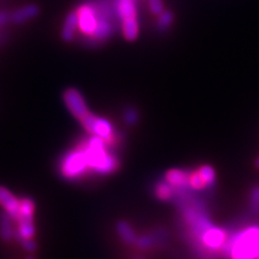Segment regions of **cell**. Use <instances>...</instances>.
Here are the masks:
<instances>
[{"label": "cell", "instance_id": "6da1fadb", "mask_svg": "<svg viewBox=\"0 0 259 259\" xmlns=\"http://www.w3.org/2000/svg\"><path fill=\"white\" fill-rule=\"evenodd\" d=\"M86 156L89 169L94 173L106 175L113 173L119 167V161L115 156L106 149V142L97 136H92L90 140L79 146Z\"/></svg>", "mask_w": 259, "mask_h": 259}, {"label": "cell", "instance_id": "7a4b0ae2", "mask_svg": "<svg viewBox=\"0 0 259 259\" xmlns=\"http://www.w3.org/2000/svg\"><path fill=\"white\" fill-rule=\"evenodd\" d=\"M230 259H257L259 256V228L252 227L233 240L229 251Z\"/></svg>", "mask_w": 259, "mask_h": 259}, {"label": "cell", "instance_id": "3957f363", "mask_svg": "<svg viewBox=\"0 0 259 259\" xmlns=\"http://www.w3.org/2000/svg\"><path fill=\"white\" fill-rule=\"evenodd\" d=\"M89 170L86 156L80 147L71 151L64 157L61 163V173L68 179L79 178Z\"/></svg>", "mask_w": 259, "mask_h": 259}, {"label": "cell", "instance_id": "277c9868", "mask_svg": "<svg viewBox=\"0 0 259 259\" xmlns=\"http://www.w3.org/2000/svg\"><path fill=\"white\" fill-rule=\"evenodd\" d=\"M80 122L89 133L102 138L106 144H111L113 141L112 125L106 119L98 118L89 112Z\"/></svg>", "mask_w": 259, "mask_h": 259}, {"label": "cell", "instance_id": "5b68a950", "mask_svg": "<svg viewBox=\"0 0 259 259\" xmlns=\"http://www.w3.org/2000/svg\"><path fill=\"white\" fill-rule=\"evenodd\" d=\"M78 28L87 36H93L97 26V15L95 9L90 4H84L77 9Z\"/></svg>", "mask_w": 259, "mask_h": 259}, {"label": "cell", "instance_id": "8992f818", "mask_svg": "<svg viewBox=\"0 0 259 259\" xmlns=\"http://www.w3.org/2000/svg\"><path fill=\"white\" fill-rule=\"evenodd\" d=\"M64 102L69 111L74 115V117L79 119L80 121L90 112L86 105L84 97L81 95V93L76 89H68L65 91Z\"/></svg>", "mask_w": 259, "mask_h": 259}, {"label": "cell", "instance_id": "52a82bcc", "mask_svg": "<svg viewBox=\"0 0 259 259\" xmlns=\"http://www.w3.org/2000/svg\"><path fill=\"white\" fill-rule=\"evenodd\" d=\"M201 241L206 248L210 250H217L225 244L226 242V232L222 229L216 228V227L211 226L210 228L206 229L203 233H202Z\"/></svg>", "mask_w": 259, "mask_h": 259}, {"label": "cell", "instance_id": "ba28073f", "mask_svg": "<svg viewBox=\"0 0 259 259\" xmlns=\"http://www.w3.org/2000/svg\"><path fill=\"white\" fill-rule=\"evenodd\" d=\"M0 205L7 211L10 217L17 219L20 216V201L8 189L0 186Z\"/></svg>", "mask_w": 259, "mask_h": 259}, {"label": "cell", "instance_id": "9c48e42d", "mask_svg": "<svg viewBox=\"0 0 259 259\" xmlns=\"http://www.w3.org/2000/svg\"><path fill=\"white\" fill-rule=\"evenodd\" d=\"M189 174L184 170L173 169L166 174V181L175 188H185L189 182Z\"/></svg>", "mask_w": 259, "mask_h": 259}, {"label": "cell", "instance_id": "30bf717a", "mask_svg": "<svg viewBox=\"0 0 259 259\" xmlns=\"http://www.w3.org/2000/svg\"><path fill=\"white\" fill-rule=\"evenodd\" d=\"M78 29V14L77 11L71 12L66 17L64 27L62 30V38L65 41H72Z\"/></svg>", "mask_w": 259, "mask_h": 259}, {"label": "cell", "instance_id": "8fae6325", "mask_svg": "<svg viewBox=\"0 0 259 259\" xmlns=\"http://www.w3.org/2000/svg\"><path fill=\"white\" fill-rule=\"evenodd\" d=\"M38 13H39V9H38L37 5L28 4V5H26V7H23L22 9L14 12L13 15L11 16V18L14 23L20 24V23H24V22L30 20V18L37 16Z\"/></svg>", "mask_w": 259, "mask_h": 259}, {"label": "cell", "instance_id": "7c38bea8", "mask_svg": "<svg viewBox=\"0 0 259 259\" xmlns=\"http://www.w3.org/2000/svg\"><path fill=\"white\" fill-rule=\"evenodd\" d=\"M122 31L126 40H135L138 35V24L136 17L125 18V20H123Z\"/></svg>", "mask_w": 259, "mask_h": 259}, {"label": "cell", "instance_id": "4fadbf2b", "mask_svg": "<svg viewBox=\"0 0 259 259\" xmlns=\"http://www.w3.org/2000/svg\"><path fill=\"white\" fill-rule=\"evenodd\" d=\"M118 11L122 20L136 17V8L133 0H119Z\"/></svg>", "mask_w": 259, "mask_h": 259}, {"label": "cell", "instance_id": "5bb4252c", "mask_svg": "<svg viewBox=\"0 0 259 259\" xmlns=\"http://www.w3.org/2000/svg\"><path fill=\"white\" fill-rule=\"evenodd\" d=\"M111 31L112 28L110 24L107 22L105 18L97 17V26L93 37L97 40H105L106 38H108L111 35Z\"/></svg>", "mask_w": 259, "mask_h": 259}, {"label": "cell", "instance_id": "9a60e30c", "mask_svg": "<svg viewBox=\"0 0 259 259\" xmlns=\"http://www.w3.org/2000/svg\"><path fill=\"white\" fill-rule=\"evenodd\" d=\"M117 231L120 235V237L122 238V240L126 243H136L137 238L135 232L133 229L131 228L129 224H126L125 222H121L117 225Z\"/></svg>", "mask_w": 259, "mask_h": 259}, {"label": "cell", "instance_id": "2e32d148", "mask_svg": "<svg viewBox=\"0 0 259 259\" xmlns=\"http://www.w3.org/2000/svg\"><path fill=\"white\" fill-rule=\"evenodd\" d=\"M174 189L173 187L169 185L167 181H161V182H158L157 187H156V195L158 199L163 200V201H167L173 198V194H174Z\"/></svg>", "mask_w": 259, "mask_h": 259}, {"label": "cell", "instance_id": "e0dca14e", "mask_svg": "<svg viewBox=\"0 0 259 259\" xmlns=\"http://www.w3.org/2000/svg\"><path fill=\"white\" fill-rule=\"evenodd\" d=\"M198 173L206 187L212 186L215 182V178H216V176H215V172L212 167L202 166L200 169H198Z\"/></svg>", "mask_w": 259, "mask_h": 259}, {"label": "cell", "instance_id": "ac0fdd59", "mask_svg": "<svg viewBox=\"0 0 259 259\" xmlns=\"http://www.w3.org/2000/svg\"><path fill=\"white\" fill-rule=\"evenodd\" d=\"M34 211H35V204L33 201L29 199H23L20 201V215L34 216Z\"/></svg>", "mask_w": 259, "mask_h": 259}, {"label": "cell", "instance_id": "d6986e66", "mask_svg": "<svg viewBox=\"0 0 259 259\" xmlns=\"http://www.w3.org/2000/svg\"><path fill=\"white\" fill-rule=\"evenodd\" d=\"M173 22V14L170 11H164L160 14L159 20H158V26L160 29L166 30Z\"/></svg>", "mask_w": 259, "mask_h": 259}, {"label": "cell", "instance_id": "ffe728a7", "mask_svg": "<svg viewBox=\"0 0 259 259\" xmlns=\"http://www.w3.org/2000/svg\"><path fill=\"white\" fill-rule=\"evenodd\" d=\"M251 206L254 213H259V188H254L252 191V199H251Z\"/></svg>", "mask_w": 259, "mask_h": 259}, {"label": "cell", "instance_id": "44dd1931", "mask_svg": "<svg viewBox=\"0 0 259 259\" xmlns=\"http://www.w3.org/2000/svg\"><path fill=\"white\" fill-rule=\"evenodd\" d=\"M149 8L154 14H161L163 12L162 0H149Z\"/></svg>", "mask_w": 259, "mask_h": 259}, {"label": "cell", "instance_id": "7402d4cb", "mask_svg": "<svg viewBox=\"0 0 259 259\" xmlns=\"http://www.w3.org/2000/svg\"><path fill=\"white\" fill-rule=\"evenodd\" d=\"M137 119H138V115H137V112L134 109H129L128 111L125 112L124 120H125V122L128 123V124L132 125V124L136 123Z\"/></svg>", "mask_w": 259, "mask_h": 259}, {"label": "cell", "instance_id": "603a6c76", "mask_svg": "<svg viewBox=\"0 0 259 259\" xmlns=\"http://www.w3.org/2000/svg\"><path fill=\"white\" fill-rule=\"evenodd\" d=\"M153 243H154V240L150 237H142L141 239H137V241H136L137 246H140L141 249L150 248V246L153 245Z\"/></svg>", "mask_w": 259, "mask_h": 259}, {"label": "cell", "instance_id": "cb8c5ba5", "mask_svg": "<svg viewBox=\"0 0 259 259\" xmlns=\"http://www.w3.org/2000/svg\"><path fill=\"white\" fill-rule=\"evenodd\" d=\"M22 244L27 251L33 252L36 250V244L35 242L31 241V240H24V241H22Z\"/></svg>", "mask_w": 259, "mask_h": 259}, {"label": "cell", "instance_id": "d4e9b609", "mask_svg": "<svg viewBox=\"0 0 259 259\" xmlns=\"http://www.w3.org/2000/svg\"><path fill=\"white\" fill-rule=\"evenodd\" d=\"M9 20V15L5 12H0V27L4 25Z\"/></svg>", "mask_w": 259, "mask_h": 259}, {"label": "cell", "instance_id": "484cf974", "mask_svg": "<svg viewBox=\"0 0 259 259\" xmlns=\"http://www.w3.org/2000/svg\"><path fill=\"white\" fill-rule=\"evenodd\" d=\"M255 164H256V167H257V169H259V157H258V159L256 160V163H255Z\"/></svg>", "mask_w": 259, "mask_h": 259}, {"label": "cell", "instance_id": "4316f807", "mask_svg": "<svg viewBox=\"0 0 259 259\" xmlns=\"http://www.w3.org/2000/svg\"><path fill=\"white\" fill-rule=\"evenodd\" d=\"M257 259H259V256H258V257H257Z\"/></svg>", "mask_w": 259, "mask_h": 259}]
</instances>
